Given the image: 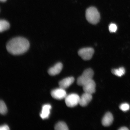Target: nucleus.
<instances>
[{"mask_svg": "<svg viewBox=\"0 0 130 130\" xmlns=\"http://www.w3.org/2000/svg\"><path fill=\"white\" fill-rule=\"evenodd\" d=\"M94 75V72L92 70L89 69L84 71L82 75L78 78L77 83L78 85L83 86L86 83L91 80Z\"/></svg>", "mask_w": 130, "mask_h": 130, "instance_id": "nucleus-3", "label": "nucleus"}, {"mask_svg": "<svg viewBox=\"0 0 130 130\" xmlns=\"http://www.w3.org/2000/svg\"><path fill=\"white\" fill-rule=\"evenodd\" d=\"M112 73L118 77H121L125 74V70L124 68L122 67L118 69H113L112 70Z\"/></svg>", "mask_w": 130, "mask_h": 130, "instance_id": "nucleus-14", "label": "nucleus"}, {"mask_svg": "<svg viewBox=\"0 0 130 130\" xmlns=\"http://www.w3.org/2000/svg\"><path fill=\"white\" fill-rule=\"evenodd\" d=\"M83 87L84 91L86 93L92 94L95 91V83L92 79L86 83Z\"/></svg>", "mask_w": 130, "mask_h": 130, "instance_id": "nucleus-7", "label": "nucleus"}, {"mask_svg": "<svg viewBox=\"0 0 130 130\" xmlns=\"http://www.w3.org/2000/svg\"><path fill=\"white\" fill-rule=\"evenodd\" d=\"M129 129H128L127 127H121L119 129V130H127Z\"/></svg>", "mask_w": 130, "mask_h": 130, "instance_id": "nucleus-20", "label": "nucleus"}, {"mask_svg": "<svg viewBox=\"0 0 130 130\" xmlns=\"http://www.w3.org/2000/svg\"><path fill=\"white\" fill-rule=\"evenodd\" d=\"M120 109L123 111H126L130 109V106L129 104L124 103L121 104L120 106Z\"/></svg>", "mask_w": 130, "mask_h": 130, "instance_id": "nucleus-17", "label": "nucleus"}, {"mask_svg": "<svg viewBox=\"0 0 130 130\" xmlns=\"http://www.w3.org/2000/svg\"><path fill=\"white\" fill-rule=\"evenodd\" d=\"M92 94L85 92L79 99V104L81 106L85 107L88 105L92 100Z\"/></svg>", "mask_w": 130, "mask_h": 130, "instance_id": "nucleus-8", "label": "nucleus"}, {"mask_svg": "<svg viewBox=\"0 0 130 130\" xmlns=\"http://www.w3.org/2000/svg\"><path fill=\"white\" fill-rule=\"evenodd\" d=\"M51 95L53 98L58 100L65 99L67 96L65 89L61 88L55 89L52 91Z\"/></svg>", "mask_w": 130, "mask_h": 130, "instance_id": "nucleus-6", "label": "nucleus"}, {"mask_svg": "<svg viewBox=\"0 0 130 130\" xmlns=\"http://www.w3.org/2000/svg\"><path fill=\"white\" fill-rule=\"evenodd\" d=\"M55 129L56 130H69L67 125L64 122L61 121L57 123L55 127Z\"/></svg>", "mask_w": 130, "mask_h": 130, "instance_id": "nucleus-15", "label": "nucleus"}, {"mask_svg": "<svg viewBox=\"0 0 130 130\" xmlns=\"http://www.w3.org/2000/svg\"><path fill=\"white\" fill-rule=\"evenodd\" d=\"M0 1H1V2H4L7 1V0H0Z\"/></svg>", "mask_w": 130, "mask_h": 130, "instance_id": "nucleus-21", "label": "nucleus"}, {"mask_svg": "<svg viewBox=\"0 0 130 130\" xmlns=\"http://www.w3.org/2000/svg\"><path fill=\"white\" fill-rule=\"evenodd\" d=\"M86 17L89 23L93 24L98 23L100 18V13L96 8L94 7H91L87 9Z\"/></svg>", "mask_w": 130, "mask_h": 130, "instance_id": "nucleus-2", "label": "nucleus"}, {"mask_svg": "<svg viewBox=\"0 0 130 130\" xmlns=\"http://www.w3.org/2000/svg\"><path fill=\"white\" fill-rule=\"evenodd\" d=\"M94 52L93 48L87 47L81 49L78 52V54L83 59L88 60L91 59Z\"/></svg>", "mask_w": 130, "mask_h": 130, "instance_id": "nucleus-5", "label": "nucleus"}, {"mask_svg": "<svg viewBox=\"0 0 130 130\" xmlns=\"http://www.w3.org/2000/svg\"><path fill=\"white\" fill-rule=\"evenodd\" d=\"M80 97L77 94L72 93L67 95L65 98V102L68 107H74L79 104Z\"/></svg>", "mask_w": 130, "mask_h": 130, "instance_id": "nucleus-4", "label": "nucleus"}, {"mask_svg": "<svg viewBox=\"0 0 130 130\" xmlns=\"http://www.w3.org/2000/svg\"><path fill=\"white\" fill-rule=\"evenodd\" d=\"M113 118L111 113L108 112L105 114L102 120V124L104 126H108L113 123Z\"/></svg>", "mask_w": 130, "mask_h": 130, "instance_id": "nucleus-11", "label": "nucleus"}, {"mask_svg": "<svg viewBox=\"0 0 130 130\" xmlns=\"http://www.w3.org/2000/svg\"><path fill=\"white\" fill-rule=\"evenodd\" d=\"M30 43L27 39L18 37L13 38L6 45L7 51L13 55L23 54L29 49Z\"/></svg>", "mask_w": 130, "mask_h": 130, "instance_id": "nucleus-1", "label": "nucleus"}, {"mask_svg": "<svg viewBox=\"0 0 130 130\" xmlns=\"http://www.w3.org/2000/svg\"><path fill=\"white\" fill-rule=\"evenodd\" d=\"M9 128L7 125H4L0 127V130H9Z\"/></svg>", "mask_w": 130, "mask_h": 130, "instance_id": "nucleus-19", "label": "nucleus"}, {"mask_svg": "<svg viewBox=\"0 0 130 130\" xmlns=\"http://www.w3.org/2000/svg\"><path fill=\"white\" fill-rule=\"evenodd\" d=\"M7 108L6 106L3 101H0V113L2 115H4L7 113Z\"/></svg>", "mask_w": 130, "mask_h": 130, "instance_id": "nucleus-16", "label": "nucleus"}, {"mask_svg": "<svg viewBox=\"0 0 130 130\" xmlns=\"http://www.w3.org/2000/svg\"><path fill=\"white\" fill-rule=\"evenodd\" d=\"M10 27L9 22L5 20H1L0 21V31L2 32L8 30Z\"/></svg>", "mask_w": 130, "mask_h": 130, "instance_id": "nucleus-13", "label": "nucleus"}, {"mask_svg": "<svg viewBox=\"0 0 130 130\" xmlns=\"http://www.w3.org/2000/svg\"><path fill=\"white\" fill-rule=\"evenodd\" d=\"M74 79L73 77H69L62 79L59 82L60 88L64 89L69 87L74 82Z\"/></svg>", "mask_w": 130, "mask_h": 130, "instance_id": "nucleus-10", "label": "nucleus"}, {"mask_svg": "<svg viewBox=\"0 0 130 130\" xmlns=\"http://www.w3.org/2000/svg\"><path fill=\"white\" fill-rule=\"evenodd\" d=\"M62 68V64L61 62H58L53 67L50 68L48 70V73L50 75H56L61 72Z\"/></svg>", "mask_w": 130, "mask_h": 130, "instance_id": "nucleus-9", "label": "nucleus"}, {"mask_svg": "<svg viewBox=\"0 0 130 130\" xmlns=\"http://www.w3.org/2000/svg\"><path fill=\"white\" fill-rule=\"evenodd\" d=\"M51 108V106L50 104H46L43 106L40 114V116L42 119H44L48 117Z\"/></svg>", "mask_w": 130, "mask_h": 130, "instance_id": "nucleus-12", "label": "nucleus"}, {"mask_svg": "<svg viewBox=\"0 0 130 130\" xmlns=\"http://www.w3.org/2000/svg\"><path fill=\"white\" fill-rule=\"evenodd\" d=\"M117 29V27L116 24L114 23H111L109 26V30L111 32H116Z\"/></svg>", "mask_w": 130, "mask_h": 130, "instance_id": "nucleus-18", "label": "nucleus"}]
</instances>
